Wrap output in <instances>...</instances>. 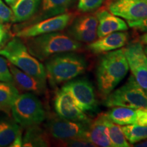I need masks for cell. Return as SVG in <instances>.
Segmentation results:
<instances>
[{"mask_svg": "<svg viewBox=\"0 0 147 147\" xmlns=\"http://www.w3.org/2000/svg\"><path fill=\"white\" fill-rule=\"evenodd\" d=\"M106 119V114H100L91 123L88 129L87 140L96 146L113 147L108 136Z\"/></svg>", "mask_w": 147, "mask_h": 147, "instance_id": "17", "label": "cell"}, {"mask_svg": "<svg viewBox=\"0 0 147 147\" xmlns=\"http://www.w3.org/2000/svg\"><path fill=\"white\" fill-rule=\"evenodd\" d=\"M106 124L108 128V136L110 140L113 144V147H129L131 146L127 141L123 132L122 131L121 127L119 125L110 121L106 116Z\"/></svg>", "mask_w": 147, "mask_h": 147, "instance_id": "23", "label": "cell"}, {"mask_svg": "<svg viewBox=\"0 0 147 147\" xmlns=\"http://www.w3.org/2000/svg\"><path fill=\"white\" fill-rule=\"evenodd\" d=\"M10 26L0 21V50L6 45L10 38Z\"/></svg>", "mask_w": 147, "mask_h": 147, "instance_id": "29", "label": "cell"}, {"mask_svg": "<svg viewBox=\"0 0 147 147\" xmlns=\"http://www.w3.org/2000/svg\"><path fill=\"white\" fill-rule=\"evenodd\" d=\"M1 110V106H0V110Z\"/></svg>", "mask_w": 147, "mask_h": 147, "instance_id": "38", "label": "cell"}, {"mask_svg": "<svg viewBox=\"0 0 147 147\" xmlns=\"http://www.w3.org/2000/svg\"><path fill=\"white\" fill-rule=\"evenodd\" d=\"M26 39V46L29 53L42 61L58 53L79 51L82 47L80 42L74 40L67 34L60 32Z\"/></svg>", "mask_w": 147, "mask_h": 147, "instance_id": "3", "label": "cell"}, {"mask_svg": "<svg viewBox=\"0 0 147 147\" xmlns=\"http://www.w3.org/2000/svg\"><path fill=\"white\" fill-rule=\"evenodd\" d=\"M9 146L10 147H21L23 146V136L22 132L20 131L17 136H16L14 141L11 143Z\"/></svg>", "mask_w": 147, "mask_h": 147, "instance_id": "33", "label": "cell"}, {"mask_svg": "<svg viewBox=\"0 0 147 147\" xmlns=\"http://www.w3.org/2000/svg\"><path fill=\"white\" fill-rule=\"evenodd\" d=\"M11 109L14 120L24 127L39 125L45 120V108L34 93L27 92L18 95Z\"/></svg>", "mask_w": 147, "mask_h": 147, "instance_id": "5", "label": "cell"}, {"mask_svg": "<svg viewBox=\"0 0 147 147\" xmlns=\"http://www.w3.org/2000/svg\"><path fill=\"white\" fill-rule=\"evenodd\" d=\"M129 69L138 84L147 94V56L141 42H133L124 48Z\"/></svg>", "mask_w": 147, "mask_h": 147, "instance_id": "10", "label": "cell"}, {"mask_svg": "<svg viewBox=\"0 0 147 147\" xmlns=\"http://www.w3.org/2000/svg\"><path fill=\"white\" fill-rule=\"evenodd\" d=\"M129 71L124 49H119L104 55L99 61L96 70L98 91L104 98L114 91Z\"/></svg>", "mask_w": 147, "mask_h": 147, "instance_id": "1", "label": "cell"}, {"mask_svg": "<svg viewBox=\"0 0 147 147\" xmlns=\"http://www.w3.org/2000/svg\"><path fill=\"white\" fill-rule=\"evenodd\" d=\"M8 67L14 79V82L22 91L36 95H43L47 91V82L24 72L8 62Z\"/></svg>", "mask_w": 147, "mask_h": 147, "instance_id": "14", "label": "cell"}, {"mask_svg": "<svg viewBox=\"0 0 147 147\" xmlns=\"http://www.w3.org/2000/svg\"><path fill=\"white\" fill-rule=\"evenodd\" d=\"M144 52H145V53H146V56H147V46L144 48Z\"/></svg>", "mask_w": 147, "mask_h": 147, "instance_id": "37", "label": "cell"}, {"mask_svg": "<svg viewBox=\"0 0 147 147\" xmlns=\"http://www.w3.org/2000/svg\"><path fill=\"white\" fill-rule=\"evenodd\" d=\"M19 95V91L13 83L0 82V106L1 107H11Z\"/></svg>", "mask_w": 147, "mask_h": 147, "instance_id": "24", "label": "cell"}, {"mask_svg": "<svg viewBox=\"0 0 147 147\" xmlns=\"http://www.w3.org/2000/svg\"><path fill=\"white\" fill-rule=\"evenodd\" d=\"M106 115L110 121L119 125L135 124L136 121V109L134 108L115 106Z\"/></svg>", "mask_w": 147, "mask_h": 147, "instance_id": "19", "label": "cell"}, {"mask_svg": "<svg viewBox=\"0 0 147 147\" xmlns=\"http://www.w3.org/2000/svg\"><path fill=\"white\" fill-rule=\"evenodd\" d=\"M49 144L47 133L38 125L27 127L23 138V146L46 147L49 146Z\"/></svg>", "mask_w": 147, "mask_h": 147, "instance_id": "20", "label": "cell"}, {"mask_svg": "<svg viewBox=\"0 0 147 147\" xmlns=\"http://www.w3.org/2000/svg\"><path fill=\"white\" fill-rule=\"evenodd\" d=\"M140 40H141V42H142V43L147 45V33L146 34H144L142 37H141Z\"/></svg>", "mask_w": 147, "mask_h": 147, "instance_id": "35", "label": "cell"}, {"mask_svg": "<svg viewBox=\"0 0 147 147\" xmlns=\"http://www.w3.org/2000/svg\"><path fill=\"white\" fill-rule=\"evenodd\" d=\"M5 1V3H7L8 5H10V6H13L14 5V3H15L16 1H18V0H4Z\"/></svg>", "mask_w": 147, "mask_h": 147, "instance_id": "36", "label": "cell"}, {"mask_svg": "<svg viewBox=\"0 0 147 147\" xmlns=\"http://www.w3.org/2000/svg\"><path fill=\"white\" fill-rule=\"evenodd\" d=\"M128 38V34L124 31L114 32L91 42L87 45V49L94 54L108 53L124 47Z\"/></svg>", "mask_w": 147, "mask_h": 147, "instance_id": "15", "label": "cell"}, {"mask_svg": "<svg viewBox=\"0 0 147 147\" xmlns=\"http://www.w3.org/2000/svg\"><path fill=\"white\" fill-rule=\"evenodd\" d=\"M12 10L3 3L2 0H0V21L4 23H8L12 22Z\"/></svg>", "mask_w": 147, "mask_h": 147, "instance_id": "30", "label": "cell"}, {"mask_svg": "<svg viewBox=\"0 0 147 147\" xmlns=\"http://www.w3.org/2000/svg\"><path fill=\"white\" fill-rule=\"evenodd\" d=\"M136 125L147 126V108H140L136 109Z\"/></svg>", "mask_w": 147, "mask_h": 147, "instance_id": "31", "label": "cell"}, {"mask_svg": "<svg viewBox=\"0 0 147 147\" xmlns=\"http://www.w3.org/2000/svg\"><path fill=\"white\" fill-rule=\"evenodd\" d=\"M108 9L127 22L141 21L147 17V0H113Z\"/></svg>", "mask_w": 147, "mask_h": 147, "instance_id": "12", "label": "cell"}, {"mask_svg": "<svg viewBox=\"0 0 147 147\" xmlns=\"http://www.w3.org/2000/svg\"><path fill=\"white\" fill-rule=\"evenodd\" d=\"M0 82L14 83L12 74L8 67V61L0 56Z\"/></svg>", "mask_w": 147, "mask_h": 147, "instance_id": "27", "label": "cell"}, {"mask_svg": "<svg viewBox=\"0 0 147 147\" xmlns=\"http://www.w3.org/2000/svg\"><path fill=\"white\" fill-rule=\"evenodd\" d=\"M144 142H140L136 143V144L134 145V146L137 147H147V140H144Z\"/></svg>", "mask_w": 147, "mask_h": 147, "instance_id": "34", "label": "cell"}, {"mask_svg": "<svg viewBox=\"0 0 147 147\" xmlns=\"http://www.w3.org/2000/svg\"><path fill=\"white\" fill-rule=\"evenodd\" d=\"M127 24L132 28L138 29L141 32H147V17L141 21L127 22Z\"/></svg>", "mask_w": 147, "mask_h": 147, "instance_id": "32", "label": "cell"}, {"mask_svg": "<svg viewBox=\"0 0 147 147\" xmlns=\"http://www.w3.org/2000/svg\"><path fill=\"white\" fill-rule=\"evenodd\" d=\"M0 55L24 72L47 82L45 65L29 53L21 38L15 37L0 50Z\"/></svg>", "mask_w": 147, "mask_h": 147, "instance_id": "4", "label": "cell"}, {"mask_svg": "<svg viewBox=\"0 0 147 147\" xmlns=\"http://www.w3.org/2000/svg\"><path fill=\"white\" fill-rule=\"evenodd\" d=\"M45 67L49 83L56 87L85 72L88 63L83 55L70 51L50 57L45 60Z\"/></svg>", "mask_w": 147, "mask_h": 147, "instance_id": "2", "label": "cell"}, {"mask_svg": "<svg viewBox=\"0 0 147 147\" xmlns=\"http://www.w3.org/2000/svg\"><path fill=\"white\" fill-rule=\"evenodd\" d=\"M104 105L111 108L124 106L134 109L147 108V94L131 75L125 84L104 98Z\"/></svg>", "mask_w": 147, "mask_h": 147, "instance_id": "6", "label": "cell"}, {"mask_svg": "<svg viewBox=\"0 0 147 147\" xmlns=\"http://www.w3.org/2000/svg\"><path fill=\"white\" fill-rule=\"evenodd\" d=\"M21 128L15 121L3 119L0 120V146H9L14 141Z\"/></svg>", "mask_w": 147, "mask_h": 147, "instance_id": "21", "label": "cell"}, {"mask_svg": "<svg viewBox=\"0 0 147 147\" xmlns=\"http://www.w3.org/2000/svg\"><path fill=\"white\" fill-rule=\"evenodd\" d=\"M90 124L76 122L53 117L47 121L46 129L47 134L58 143L71 139H86Z\"/></svg>", "mask_w": 147, "mask_h": 147, "instance_id": "7", "label": "cell"}, {"mask_svg": "<svg viewBox=\"0 0 147 147\" xmlns=\"http://www.w3.org/2000/svg\"><path fill=\"white\" fill-rule=\"evenodd\" d=\"M95 16L98 21L97 29L98 38H103L112 33L123 32L128 29L125 21L105 9L97 11Z\"/></svg>", "mask_w": 147, "mask_h": 147, "instance_id": "16", "label": "cell"}, {"mask_svg": "<svg viewBox=\"0 0 147 147\" xmlns=\"http://www.w3.org/2000/svg\"><path fill=\"white\" fill-rule=\"evenodd\" d=\"M121 129L129 144H135L147 139V126L131 124L123 125Z\"/></svg>", "mask_w": 147, "mask_h": 147, "instance_id": "22", "label": "cell"}, {"mask_svg": "<svg viewBox=\"0 0 147 147\" xmlns=\"http://www.w3.org/2000/svg\"><path fill=\"white\" fill-rule=\"evenodd\" d=\"M74 17V14L70 12L53 16L36 23L19 27L15 35L18 38H29L49 33L61 32L68 26Z\"/></svg>", "mask_w": 147, "mask_h": 147, "instance_id": "9", "label": "cell"}, {"mask_svg": "<svg viewBox=\"0 0 147 147\" xmlns=\"http://www.w3.org/2000/svg\"><path fill=\"white\" fill-rule=\"evenodd\" d=\"M70 92L77 105L84 113L94 115L99 110L95 89L87 78H74L63 86Z\"/></svg>", "mask_w": 147, "mask_h": 147, "instance_id": "8", "label": "cell"}, {"mask_svg": "<svg viewBox=\"0 0 147 147\" xmlns=\"http://www.w3.org/2000/svg\"><path fill=\"white\" fill-rule=\"evenodd\" d=\"M67 34L74 40L79 42L91 43L97 39V31H91L70 25L67 29Z\"/></svg>", "mask_w": 147, "mask_h": 147, "instance_id": "25", "label": "cell"}, {"mask_svg": "<svg viewBox=\"0 0 147 147\" xmlns=\"http://www.w3.org/2000/svg\"><path fill=\"white\" fill-rule=\"evenodd\" d=\"M41 0H18L12 6V23H24L37 13Z\"/></svg>", "mask_w": 147, "mask_h": 147, "instance_id": "18", "label": "cell"}, {"mask_svg": "<svg viewBox=\"0 0 147 147\" xmlns=\"http://www.w3.org/2000/svg\"><path fill=\"white\" fill-rule=\"evenodd\" d=\"M76 1V0H41L37 13L31 19L25 22L23 27L68 12Z\"/></svg>", "mask_w": 147, "mask_h": 147, "instance_id": "13", "label": "cell"}, {"mask_svg": "<svg viewBox=\"0 0 147 147\" xmlns=\"http://www.w3.org/2000/svg\"><path fill=\"white\" fill-rule=\"evenodd\" d=\"M54 107L59 117L67 120L89 124L91 120L77 105L71 93L62 87L57 91L54 101Z\"/></svg>", "mask_w": 147, "mask_h": 147, "instance_id": "11", "label": "cell"}, {"mask_svg": "<svg viewBox=\"0 0 147 147\" xmlns=\"http://www.w3.org/2000/svg\"><path fill=\"white\" fill-rule=\"evenodd\" d=\"M61 146L69 147H93L96 146L94 144L86 139H71L59 143Z\"/></svg>", "mask_w": 147, "mask_h": 147, "instance_id": "28", "label": "cell"}, {"mask_svg": "<svg viewBox=\"0 0 147 147\" xmlns=\"http://www.w3.org/2000/svg\"><path fill=\"white\" fill-rule=\"evenodd\" d=\"M105 0H78V9L82 12H89L100 8Z\"/></svg>", "mask_w": 147, "mask_h": 147, "instance_id": "26", "label": "cell"}]
</instances>
